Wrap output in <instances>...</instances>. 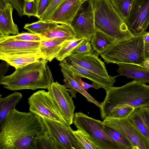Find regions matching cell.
Returning <instances> with one entry per match:
<instances>
[{
	"label": "cell",
	"instance_id": "obj_21",
	"mask_svg": "<svg viewBox=\"0 0 149 149\" xmlns=\"http://www.w3.org/2000/svg\"><path fill=\"white\" fill-rule=\"evenodd\" d=\"M67 40L52 38L41 41L40 46V51L42 56L43 59L49 62L52 61L55 58L63 43Z\"/></svg>",
	"mask_w": 149,
	"mask_h": 149
},
{
	"label": "cell",
	"instance_id": "obj_10",
	"mask_svg": "<svg viewBox=\"0 0 149 149\" xmlns=\"http://www.w3.org/2000/svg\"><path fill=\"white\" fill-rule=\"evenodd\" d=\"M125 21L134 36L146 32L149 25V0H134Z\"/></svg>",
	"mask_w": 149,
	"mask_h": 149
},
{
	"label": "cell",
	"instance_id": "obj_38",
	"mask_svg": "<svg viewBox=\"0 0 149 149\" xmlns=\"http://www.w3.org/2000/svg\"><path fill=\"white\" fill-rule=\"evenodd\" d=\"M84 89H88L91 88H93L96 89H98L101 88L100 86L94 83L92 84H90L83 81L81 79V77H80L73 75L71 76Z\"/></svg>",
	"mask_w": 149,
	"mask_h": 149
},
{
	"label": "cell",
	"instance_id": "obj_36",
	"mask_svg": "<svg viewBox=\"0 0 149 149\" xmlns=\"http://www.w3.org/2000/svg\"><path fill=\"white\" fill-rule=\"evenodd\" d=\"M92 48L90 41L85 39L83 42L76 48L73 53L80 54L88 53L92 51Z\"/></svg>",
	"mask_w": 149,
	"mask_h": 149
},
{
	"label": "cell",
	"instance_id": "obj_18",
	"mask_svg": "<svg viewBox=\"0 0 149 149\" xmlns=\"http://www.w3.org/2000/svg\"><path fill=\"white\" fill-rule=\"evenodd\" d=\"M13 8L9 3L3 9H0V36L19 33L18 27L13 20Z\"/></svg>",
	"mask_w": 149,
	"mask_h": 149
},
{
	"label": "cell",
	"instance_id": "obj_41",
	"mask_svg": "<svg viewBox=\"0 0 149 149\" xmlns=\"http://www.w3.org/2000/svg\"><path fill=\"white\" fill-rule=\"evenodd\" d=\"M144 52L145 60L149 64V42L144 43Z\"/></svg>",
	"mask_w": 149,
	"mask_h": 149
},
{
	"label": "cell",
	"instance_id": "obj_13",
	"mask_svg": "<svg viewBox=\"0 0 149 149\" xmlns=\"http://www.w3.org/2000/svg\"><path fill=\"white\" fill-rule=\"evenodd\" d=\"M70 76H79L87 78L99 85L106 90L110 89L115 84L117 76L106 78L97 74L71 61L64 59L59 64Z\"/></svg>",
	"mask_w": 149,
	"mask_h": 149
},
{
	"label": "cell",
	"instance_id": "obj_34",
	"mask_svg": "<svg viewBox=\"0 0 149 149\" xmlns=\"http://www.w3.org/2000/svg\"><path fill=\"white\" fill-rule=\"evenodd\" d=\"M9 36L11 38L15 40L29 42H41L49 39L44 37L39 34L31 33H22L16 35Z\"/></svg>",
	"mask_w": 149,
	"mask_h": 149
},
{
	"label": "cell",
	"instance_id": "obj_14",
	"mask_svg": "<svg viewBox=\"0 0 149 149\" xmlns=\"http://www.w3.org/2000/svg\"><path fill=\"white\" fill-rule=\"evenodd\" d=\"M99 54L93 49L85 54H72L65 59L71 61L102 77L109 78L104 63L99 57Z\"/></svg>",
	"mask_w": 149,
	"mask_h": 149
},
{
	"label": "cell",
	"instance_id": "obj_16",
	"mask_svg": "<svg viewBox=\"0 0 149 149\" xmlns=\"http://www.w3.org/2000/svg\"><path fill=\"white\" fill-rule=\"evenodd\" d=\"M84 0H66L53 15L51 21L70 25L72 21Z\"/></svg>",
	"mask_w": 149,
	"mask_h": 149
},
{
	"label": "cell",
	"instance_id": "obj_12",
	"mask_svg": "<svg viewBox=\"0 0 149 149\" xmlns=\"http://www.w3.org/2000/svg\"><path fill=\"white\" fill-rule=\"evenodd\" d=\"M48 90L64 117L70 125L73 123L75 107L67 88L56 81L51 84Z\"/></svg>",
	"mask_w": 149,
	"mask_h": 149
},
{
	"label": "cell",
	"instance_id": "obj_26",
	"mask_svg": "<svg viewBox=\"0 0 149 149\" xmlns=\"http://www.w3.org/2000/svg\"><path fill=\"white\" fill-rule=\"evenodd\" d=\"M128 118L136 127L149 146V130L139 108L135 109Z\"/></svg>",
	"mask_w": 149,
	"mask_h": 149
},
{
	"label": "cell",
	"instance_id": "obj_33",
	"mask_svg": "<svg viewBox=\"0 0 149 149\" xmlns=\"http://www.w3.org/2000/svg\"><path fill=\"white\" fill-rule=\"evenodd\" d=\"M66 0H50L46 10L39 19L42 21H51L52 16L59 6Z\"/></svg>",
	"mask_w": 149,
	"mask_h": 149
},
{
	"label": "cell",
	"instance_id": "obj_29",
	"mask_svg": "<svg viewBox=\"0 0 149 149\" xmlns=\"http://www.w3.org/2000/svg\"><path fill=\"white\" fill-rule=\"evenodd\" d=\"M104 130L113 140L117 142L122 147L123 149H132V146L131 143L118 132L104 124Z\"/></svg>",
	"mask_w": 149,
	"mask_h": 149
},
{
	"label": "cell",
	"instance_id": "obj_23",
	"mask_svg": "<svg viewBox=\"0 0 149 149\" xmlns=\"http://www.w3.org/2000/svg\"><path fill=\"white\" fill-rule=\"evenodd\" d=\"M0 96V125L3 122L8 113L15 108L16 105L22 97L20 93L15 92L7 96Z\"/></svg>",
	"mask_w": 149,
	"mask_h": 149
},
{
	"label": "cell",
	"instance_id": "obj_42",
	"mask_svg": "<svg viewBox=\"0 0 149 149\" xmlns=\"http://www.w3.org/2000/svg\"><path fill=\"white\" fill-rule=\"evenodd\" d=\"M9 3L8 0H0V9H3Z\"/></svg>",
	"mask_w": 149,
	"mask_h": 149
},
{
	"label": "cell",
	"instance_id": "obj_4",
	"mask_svg": "<svg viewBox=\"0 0 149 149\" xmlns=\"http://www.w3.org/2000/svg\"><path fill=\"white\" fill-rule=\"evenodd\" d=\"M95 30L113 38L117 42L129 40L134 36L110 0H93Z\"/></svg>",
	"mask_w": 149,
	"mask_h": 149
},
{
	"label": "cell",
	"instance_id": "obj_25",
	"mask_svg": "<svg viewBox=\"0 0 149 149\" xmlns=\"http://www.w3.org/2000/svg\"><path fill=\"white\" fill-rule=\"evenodd\" d=\"M84 38L67 40L63 43L61 49L55 58L60 62L73 53L75 49L84 40Z\"/></svg>",
	"mask_w": 149,
	"mask_h": 149
},
{
	"label": "cell",
	"instance_id": "obj_6",
	"mask_svg": "<svg viewBox=\"0 0 149 149\" xmlns=\"http://www.w3.org/2000/svg\"><path fill=\"white\" fill-rule=\"evenodd\" d=\"M73 123L77 129L84 132L99 149H123L104 131L103 121L80 111L74 113Z\"/></svg>",
	"mask_w": 149,
	"mask_h": 149
},
{
	"label": "cell",
	"instance_id": "obj_1",
	"mask_svg": "<svg viewBox=\"0 0 149 149\" xmlns=\"http://www.w3.org/2000/svg\"><path fill=\"white\" fill-rule=\"evenodd\" d=\"M46 130L40 117L15 108L0 125V149H37V140Z\"/></svg>",
	"mask_w": 149,
	"mask_h": 149
},
{
	"label": "cell",
	"instance_id": "obj_7",
	"mask_svg": "<svg viewBox=\"0 0 149 149\" xmlns=\"http://www.w3.org/2000/svg\"><path fill=\"white\" fill-rule=\"evenodd\" d=\"M30 112L39 116L59 122L68 126L54 99L48 91L39 90L28 99Z\"/></svg>",
	"mask_w": 149,
	"mask_h": 149
},
{
	"label": "cell",
	"instance_id": "obj_20",
	"mask_svg": "<svg viewBox=\"0 0 149 149\" xmlns=\"http://www.w3.org/2000/svg\"><path fill=\"white\" fill-rule=\"evenodd\" d=\"M61 71L64 77L63 86L71 95V97L76 98V94L77 92L82 94L87 99L88 101L95 104L100 108V104L89 94L72 77L63 69Z\"/></svg>",
	"mask_w": 149,
	"mask_h": 149
},
{
	"label": "cell",
	"instance_id": "obj_37",
	"mask_svg": "<svg viewBox=\"0 0 149 149\" xmlns=\"http://www.w3.org/2000/svg\"><path fill=\"white\" fill-rule=\"evenodd\" d=\"M50 0H36L37 6V17L39 19L47 8Z\"/></svg>",
	"mask_w": 149,
	"mask_h": 149
},
{
	"label": "cell",
	"instance_id": "obj_31",
	"mask_svg": "<svg viewBox=\"0 0 149 149\" xmlns=\"http://www.w3.org/2000/svg\"><path fill=\"white\" fill-rule=\"evenodd\" d=\"M73 132L81 149H99L87 134L82 131L77 129L76 130H73Z\"/></svg>",
	"mask_w": 149,
	"mask_h": 149
},
{
	"label": "cell",
	"instance_id": "obj_3",
	"mask_svg": "<svg viewBox=\"0 0 149 149\" xmlns=\"http://www.w3.org/2000/svg\"><path fill=\"white\" fill-rule=\"evenodd\" d=\"M106 95L100 103V116L104 120L112 109L123 105L135 109L149 106V85L134 80L119 87L113 86L106 90Z\"/></svg>",
	"mask_w": 149,
	"mask_h": 149
},
{
	"label": "cell",
	"instance_id": "obj_22",
	"mask_svg": "<svg viewBox=\"0 0 149 149\" xmlns=\"http://www.w3.org/2000/svg\"><path fill=\"white\" fill-rule=\"evenodd\" d=\"M90 42L93 49L100 54L117 42L112 36L97 30H95L92 35Z\"/></svg>",
	"mask_w": 149,
	"mask_h": 149
},
{
	"label": "cell",
	"instance_id": "obj_8",
	"mask_svg": "<svg viewBox=\"0 0 149 149\" xmlns=\"http://www.w3.org/2000/svg\"><path fill=\"white\" fill-rule=\"evenodd\" d=\"M75 37L90 41L95 31V11L93 0H84L71 23Z\"/></svg>",
	"mask_w": 149,
	"mask_h": 149
},
{
	"label": "cell",
	"instance_id": "obj_44",
	"mask_svg": "<svg viewBox=\"0 0 149 149\" xmlns=\"http://www.w3.org/2000/svg\"><path fill=\"white\" fill-rule=\"evenodd\" d=\"M24 0V1H34L35 0Z\"/></svg>",
	"mask_w": 149,
	"mask_h": 149
},
{
	"label": "cell",
	"instance_id": "obj_19",
	"mask_svg": "<svg viewBox=\"0 0 149 149\" xmlns=\"http://www.w3.org/2000/svg\"><path fill=\"white\" fill-rule=\"evenodd\" d=\"M119 67L117 71L119 76H125L140 81L143 83H149V69L137 65L124 63L117 64Z\"/></svg>",
	"mask_w": 149,
	"mask_h": 149
},
{
	"label": "cell",
	"instance_id": "obj_39",
	"mask_svg": "<svg viewBox=\"0 0 149 149\" xmlns=\"http://www.w3.org/2000/svg\"><path fill=\"white\" fill-rule=\"evenodd\" d=\"M16 11L18 15L22 17L23 15L24 4L20 0H8Z\"/></svg>",
	"mask_w": 149,
	"mask_h": 149
},
{
	"label": "cell",
	"instance_id": "obj_43",
	"mask_svg": "<svg viewBox=\"0 0 149 149\" xmlns=\"http://www.w3.org/2000/svg\"><path fill=\"white\" fill-rule=\"evenodd\" d=\"M143 40L144 43L149 42V32H146L143 36Z\"/></svg>",
	"mask_w": 149,
	"mask_h": 149
},
{
	"label": "cell",
	"instance_id": "obj_30",
	"mask_svg": "<svg viewBox=\"0 0 149 149\" xmlns=\"http://www.w3.org/2000/svg\"><path fill=\"white\" fill-rule=\"evenodd\" d=\"M114 9L124 20L128 16L134 0H110Z\"/></svg>",
	"mask_w": 149,
	"mask_h": 149
},
{
	"label": "cell",
	"instance_id": "obj_32",
	"mask_svg": "<svg viewBox=\"0 0 149 149\" xmlns=\"http://www.w3.org/2000/svg\"><path fill=\"white\" fill-rule=\"evenodd\" d=\"M134 109L130 105L121 106L112 109L107 114L105 118L110 117L119 118H127Z\"/></svg>",
	"mask_w": 149,
	"mask_h": 149
},
{
	"label": "cell",
	"instance_id": "obj_45",
	"mask_svg": "<svg viewBox=\"0 0 149 149\" xmlns=\"http://www.w3.org/2000/svg\"></svg>",
	"mask_w": 149,
	"mask_h": 149
},
{
	"label": "cell",
	"instance_id": "obj_17",
	"mask_svg": "<svg viewBox=\"0 0 149 149\" xmlns=\"http://www.w3.org/2000/svg\"><path fill=\"white\" fill-rule=\"evenodd\" d=\"M0 59L16 69L38 62L43 57L40 53H29L0 55Z\"/></svg>",
	"mask_w": 149,
	"mask_h": 149
},
{
	"label": "cell",
	"instance_id": "obj_11",
	"mask_svg": "<svg viewBox=\"0 0 149 149\" xmlns=\"http://www.w3.org/2000/svg\"><path fill=\"white\" fill-rule=\"evenodd\" d=\"M42 118L46 130L55 139L61 149H81L70 126L45 118Z\"/></svg>",
	"mask_w": 149,
	"mask_h": 149
},
{
	"label": "cell",
	"instance_id": "obj_27",
	"mask_svg": "<svg viewBox=\"0 0 149 149\" xmlns=\"http://www.w3.org/2000/svg\"><path fill=\"white\" fill-rule=\"evenodd\" d=\"M37 149H61L59 144L47 130L37 140Z\"/></svg>",
	"mask_w": 149,
	"mask_h": 149
},
{
	"label": "cell",
	"instance_id": "obj_24",
	"mask_svg": "<svg viewBox=\"0 0 149 149\" xmlns=\"http://www.w3.org/2000/svg\"><path fill=\"white\" fill-rule=\"evenodd\" d=\"M59 24L53 28L39 34L44 37L49 39L69 40L75 37L73 30L70 25L65 24Z\"/></svg>",
	"mask_w": 149,
	"mask_h": 149
},
{
	"label": "cell",
	"instance_id": "obj_35",
	"mask_svg": "<svg viewBox=\"0 0 149 149\" xmlns=\"http://www.w3.org/2000/svg\"><path fill=\"white\" fill-rule=\"evenodd\" d=\"M23 15L29 17H37V6L36 0L24 1L23 7Z\"/></svg>",
	"mask_w": 149,
	"mask_h": 149
},
{
	"label": "cell",
	"instance_id": "obj_5",
	"mask_svg": "<svg viewBox=\"0 0 149 149\" xmlns=\"http://www.w3.org/2000/svg\"><path fill=\"white\" fill-rule=\"evenodd\" d=\"M145 33L129 40L116 42L100 54V56L107 64H132L149 69V64L146 61L144 55L143 36Z\"/></svg>",
	"mask_w": 149,
	"mask_h": 149
},
{
	"label": "cell",
	"instance_id": "obj_40",
	"mask_svg": "<svg viewBox=\"0 0 149 149\" xmlns=\"http://www.w3.org/2000/svg\"><path fill=\"white\" fill-rule=\"evenodd\" d=\"M139 109L149 130V106L142 107Z\"/></svg>",
	"mask_w": 149,
	"mask_h": 149
},
{
	"label": "cell",
	"instance_id": "obj_9",
	"mask_svg": "<svg viewBox=\"0 0 149 149\" xmlns=\"http://www.w3.org/2000/svg\"><path fill=\"white\" fill-rule=\"evenodd\" d=\"M106 124L120 132L131 143L132 149H149V146L145 138L136 127L127 118H105L103 121Z\"/></svg>",
	"mask_w": 149,
	"mask_h": 149
},
{
	"label": "cell",
	"instance_id": "obj_15",
	"mask_svg": "<svg viewBox=\"0 0 149 149\" xmlns=\"http://www.w3.org/2000/svg\"><path fill=\"white\" fill-rule=\"evenodd\" d=\"M40 42H29L15 40L9 36H0V55L22 53H40Z\"/></svg>",
	"mask_w": 149,
	"mask_h": 149
},
{
	"label": "cell",
	"instance_id": "obj_28",
	"mask_svg": "<svg viewBox=\"0 0 149 149\" xmlns=\"http://www.w3.org/2000/svg\"><path fill=\"white\" fill-rule=\"evenodd\" d=\"M58 24L52 21L45 22L39 20L35 22L26 24L24 28L31 33L40 34L55 27Z\"/></svg>",
	"mask_w": 149,
	"mask_h": 149
},
{
	"label": "cell",
	"instance_id": "obj_2",
	"mask_svg": "<svg viewBox=\"0 0 149 149\" xmlns=\"http://www.w3.org/2000/svg\"><path fill=\"white\" fill-rule=\"evenodd\" d=\"M48 61L42 59L0 78V84L8 90L47 89L54 82Z\"/></svg>",
	"mask_w": 149,
	"mask_h": 149
}]
</instances>
